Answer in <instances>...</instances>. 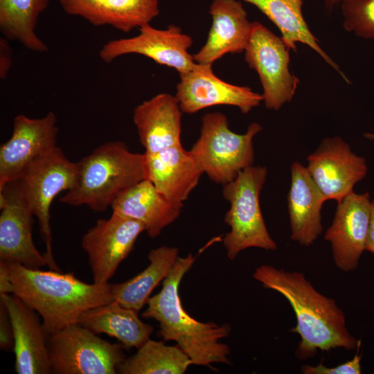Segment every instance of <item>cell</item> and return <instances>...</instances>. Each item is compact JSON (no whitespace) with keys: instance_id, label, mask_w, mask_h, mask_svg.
<instances>
[{"instance_id":"cell-1","label":"cell","mask_w":374,"mask_h":374,"mask_svg":"<svg viewBox=\"0 0 374 374\" xmlns=\"http://www.w3.org/2000/svg\"><path fill=\"white\" fill-rule=\"evenodd\" d=\"M253 277L264 287L283 295L292 306L296 325L291 331L301 338L296 350L299 359L314 357L318 350H353L360 346V341L347 328L342 310L335 300L319 292L303 273L262 265Z\"/></svg>"},{"instance_id":"cell-2","label":"cell","mask_w":374,"mask_h":374,"mask_svg":"<svg viewBox=\"0 0 374 374\" xmlns=\"http://www.w3.org/2000/svg\"><path fill=\"white\" fill-rule=\"evenodd\" d=\"M6 264L12 294L38 313L47 335L78 323L80 315L87 310L115 301L112 283L89 284L73 272Z\"/></svg>"},{"instance_id":"cell-3","label":"cell","mask_w":374,"mask_h":374,"mask_svg":"<svg viewBox=\"0 0 374 374\" xmlns=\"http://www.w3.org/2000/svg\"><path fill=\"white\" fill-rule=\"evenodd\" d=\"M195 261L191 253L177 258L171 272L163 280L160 292L150 298L142 317L156 320L160 328L158 336L164 341H175L193 364L211 367L213 363L230 364V348L220 339L229 337L231 326L199 321L183 308L179 287Z\"/></svg>"},{"instance_id":"cell-4","label":"cell","mask_w":374,"mask_h":374,"mask_svg":"<svg viewBox=\"0 0 374 374\" xmlns=\"http://www.w3.org/2000/svg\"><path fill=\"white\" fill-rule=\"evenodd\" d=\"M76 166L75 183L60 201L98 212L106 211L121 193L146 179L144 153L131 152L121 141L103 143Z\"/></svg>"},{"instance_id":"cell-5","label":"cell","mask_w":374,"mask_h":374,"mask_svg":"<svg viewBox=\"0 0 374 374\" xmlns=\"http://www.w3.org/2000/svg\"><path fill=\"white\" fill-rule=\"evenodd\" d=\"M267 175L265 167L253 165L222 186L223 197L230 204L224 219L230 231L224 235L223 244L231 260L248 248L267 251L277 249L267 229L260 205V194Z\"/></svg>"},{"instance_id":"cell-6","label":"cell","mask_w":374,"mask_h":374,"mask_svg":"<svg viewBox=\"0 0 374 374\" xmlns=\"http://www.w3.org/2000/svg\"><path fill=\"white\" fill-rule=\"evenodd\" d=\"M262 130L252 123L244 134H237L229 129L224 114L208 113L202 118L199 137L190 151L210 180L223 186L253 166V140Z\"/></svg>"},{"instance_id":"cell-7","label":"cell","mask_w":374,"mask_h":374,"mask_svg":"<svg viewBox=\"0 0 374 374\" xmlns=\"http://www.w3.org/2000/svg\"><path fill=\"white\" fill-rule=\"evenodd\" d=\"M76 176V163L69 161L56 146L32 161L17 179L26 201L37 219L46 247L44 256L51 270L60 271L53 253L51 205L60 193L73 188Z\"/></svg>"},{"instance_id":"cell-8","label":"cell","mask_w":374,"mask_h":374,"mask_svg":"<svg viewBox=\"0 0 374 374\" xmlns=\"http://www.w3.org/2000/svg\"><path fill=\"white\" fill-rule=\"evenodd\" d=\"M52 373L116 374L125 359L123 346L101 339L79 323L48 334Z\"/></svg>"},{"instance_id":"cell-9","label":"cell","mask_w":374,"mask_h":374,"mask_svg":"<svg viewBox=\"0 0 374 374\" xmlns=\"http://www.w3.org/2000/svg\"><path fill=\"white\" fill-rule=\"evenodd\" d=\"M290 50L281 37L260 22H252L244 60L259 76L263 101L269 109L277 111L290 102L299 83L290 71Z\"/></svg>"},{"instance_id":"cell-10","label":"cell","mask_w":374,"mask_h":374,"mask_svg":"<svg viewBox=\"0 0 374 374\" xmlns=\"http://www.w3.org/2000/svg\"><path fill=\"white\" fill-rule=\"evenodd\" d=\"M143 231L142 223L112 213L110 217L97 220L85 232L81 246L88 256L94 283H109Z\"/></svg>"},{"instance_id":"cell-11","label":"cell","mask_w":374,"mask_h":374,"mask_svg":"<svg viewBox=\"0 0 374 374\" xmlns=\"http://www.w3.org/2000/svg\"><path fill=\"white\" fill-rule=\"evenodd\" d=\"M0 261L40 269L48 262L35 247L32 213L17 180L0 189Z\"/></svg>"},{"instance_id":"cell-12","label":"cell","mask_w":374,"mask_h":374,"mask_svg":"<svg viewBox=\"0 0 374 374\" xmlns=\"http://www.w3.org/2000/svg\"><path fill=\"white\" fill-rule=\"evenodd\" d=\"M192 44L193 39L175 25L157 29L148 24L139 28L136 36L107 42L100 50L99 55L103 61L109 63L124 55L139 54L181 74L196 65L188 51Z\"/></svg>"},{"instance_id":"cell-13","label":"cell","mask_w":374,"mask_h":374,"mask_svg":"<svg viewBox=\"0 0 374 374\" xmlns=\"http://www.w3.org/2000/svg\"><path fill=\"white\" fill-rule=\"evenodd\" d=\"M307 161L306 168L326 200L337 203L353 192L368 170L366 159L339 136L324 139Z\"/></svg>"},{"instance_id":"cell-14","label":"cell","mask_w":374,"mask_h":374,"mask_svg":"<svg viewBox=\"0 0 374 374\" xmlns=\"http://www.w3.org/2000/svg\"><path fill=\"white\" fill-rule=\"evenodd\" d=\"M56 123L53 112L39 118L24 114L15 117L12 135L0 147V189L18 179L32 161L57 146Z\"/></svg>"},{"instance_id":"cell-15","label":"cell","mask_w":374,"mask_h":374,"mask_svg":"<svg viewBox=\"0 0 374 374\" xmlns=\"http://www.w3.org/2000/svg\"><path fill=\"white\" fill-rule=\"evenodd\" d=\"M179 77L175 96L181 110L186 114L215 105H230L246 114L263 100L261 94L249 87L234 85L217 77L212 65L196 63L192 70Z\"/></svg>"},{"instance_id":"cell-16","label":"cell","mask_w":374,"mask_h":374,"mask_svg":"<svg viewBox=\"0 0 374 374\" xmlns=\"http://www.w3.org/2000/svg\"><path fill=\"white\" fill-rule=\"evenodd\" d=\"M371 202L368 193L352 192L338 203L332 224L324 239L331 244L335 265L340 270H355L365 251Z\"/></svg>"},{"instance_id":"cell-17","label":"cell","mask_w":374,"mask_h":374,"mask_svg":"<svg viewBox=\"0 0 374 374\" xmlns=\"http://www.w3.org/2000/svg\"><path fill=\"white\" fill-rule=\"evenodd\" d=\"M14 333L15 371L18 374L52 373L47 334L40 316L15 294H0Z\"/></svg>"},{"instance_id":"cell-18","label":"cell","mask_w":374,"mask_h":374,"mask_svg":"<svg viewBox=\"0 0 374 374\" xmlns=\"http://www.w3.org/2000/svg\"><path fill=\"white\" fill-rule=\"evenodd\" d=\"M209 13L212 25L207 39L193 57L196 63L212 65L226 54L244 51L252 22L236 0H213Z\"/></svg>"},{"instance_id":"cell-19","label":"cell","mask_w":374,"mask_h":374,"mask_svg":"<svg viewBox=\"0 0 374 374\" xmlns=\"http://www.w3.org/2000/svg\"><path fill=\"white\" fill-rule=\"evenodd\" d=\"M182 111L176 96L159 93L139 105L133 121L148 154L181 145Z\"/></svg>"},{"instance_id":"cell-20","label":"cell","mask_w":374,"mask_h":374,"mask_svg":"<svg viewBox=\"0 0 374 374\" xmlns=\"http://www.w3.org/2000/svg\"><path fill=\"white\" fill-rule=\"evenodd\" d=\"M144 154L146 179L168 199L183 204L204 173L190 151L181 145Z\"/></svg>"},{"instance_id":"cell-21","label":"cell","mask_w":374,"mask_h":374,"mask_svg":"<svg viewBox=\"0 0 374 374\" xmlns=\"http://www.w3.org/2000/svg\"><path fill=\"white\" fill-rule=\"evenodd\" d=\"M64 11L94 26H110L130 33L159 14V0H60Z\"/></svg>"},{"instance_id":"cell-22","label":"cell","mask_w":374,"mask_h":374,"mask_svg":"<svg viewBox=\"0 0 374 374\" xmlns=\"http://www.w3.org/2000/svg\"><path fill=\"white\" fill-rule=\"evenodd\" d=\"M183 204L168 199L145 179L121 193L111 208L114 213L142 223L154 239L179 217Z\"/></svg>"},{"instance_id":"cell-23","label":"cell","mask_w":374,"mask_h":374,"mask_svg":"<svg viewBox=\"0 0 374 374\" xmlns=\"http://www.w3.org/2000/svg\"><path fill=\"white\" fill-rule=\"evenodd\" d=\"M326 201L306 167L294 162L287 195L292 240L306 247L313 244L323 231L321 209Z\"/></svg>"},{"instance_id":"cell-24","label":"cell","mask_w":374,"mask_h":374,"mask_svg":"<svg viewBox=\"0 0 374 374\" xmlns=\"http://www.w3.org/2000/svg\"><path fill=\"white\" fill-rule=\"evenodd\" d=\"M78 323L96 335L103 333L117 339L127 350L139 349L154 331L151 325L139 319L138 312L116 301L84 311Z\"/></svg>"},{"instance_id":"cell-25","label":"cell","mask_w":374,"mask_h":374,"mask_svg":"<svg viewBox=\"0 0 374 374\" xmlns=\"http://www.w3.org/2000/svg\"><path fill=\"white\" fill-rule=\"evenodd\" d=\"M242 1L256 7L277 26L281 38L290 50L296 51L297 42L308 46L349 82L338 64L321 48L310 31L302 11L303 0Z\"/></svg>"},{"instance_id":"cell-26","label":"cell","mask_w":374,"mask_h":374,"mask_svg":"<svg viewBox=\"0 0 374 374\" xmlns=\"http://www.w3.org/2000/svg\"><path fill=\"white\" fill-rule=\"evenodd\" d=\"M177 247L161 246L148 253L149 265L136 276L112 284L114 300L122 306L139 312L148 303L153 290L171 272L177 258Z\"/></svg>"},{"instance_id":"cell-27","label":"cell","mask_w":374,"mask_h":374,"mask_svg":"<svg viewBox=\"0 0 374 374\" xmlns=\"http://www.w3.org/2000/svg\"><path fill=\"white\" fill-rule=\"evenodd\" d=\"M48 3L49 0H0V30L3 37L34 52H47L36 27Z\"/></svg>"},{"instance_id":"cell-28","label":"cell","mask_w":374,"mask_h":374,"mask_svg":"<svg viewBox=\"0 0 374 374\" xmlns=\"http://www.w3.org/2000/svg\"><path fill=\"white\" fill-rule=\"evenodd\" d=\"M193 362L178 346L148 339L118 368L121 374H183Z\"/></svg>"},{"instance_id":"cell-29","label":"cell","mask_w":374,"mask_h":374,"mask_svg":"<svg viewBox=\"0 0 374 374\" xmlns=\"http://www.w3.org/2000/svg\"><path fill=\"white\" fill-rule=\"evenodd\" d=\"M340 4L344 29L374 39V0H343Z\"/></svg>"},{"instance_id":"cell-30","label":"cell","mask_w":374,"mask_h":374,"mask_svg":"<svg viewBox=\"0 0 374 374\" xmlns=\"http://www.w3.org/2000/svg\"><path fill=\"white\" fill-rule=\"evenodd\" d=\"M361 357L356 353L352 359L335 367H327L322 363L316 366L303 365L301 372L304 374H360Z\"/></svg>"},{"instance_id":"cell-31","label":"cell","mask_w":374,"mask_h":374,"mask_svg":"<svg viewBox=\"0 0 374 374\" xmlns=\"http://www.w3.org/2000/svg\"><path fill=\"white\" fill-rule=\"evenodd\" d=\"M0 347L3 350L14 348V333L11 320L5 305L0 301Z\"/></svg>"},{"instance_id":"cell-32","label":"cell","mask_w":374,"mask_h":374,"mask_svg":"<svg viewBox=\"0 0 374 374\" xmlns=\"http://www.w3.org/2000/svg\"><path fill=\"white\" fill-rule=\"evenodd\" d=\"M12 65V48L9 40L5 37L0 38V78L4 80Z\"/></svg>"},{"instance_id":"cell-33","label":"cell","mask_w":374,"mask_h":374,"mask_svg":"<svg viewBox=\"0 0 374 374\" xmlns=\"http://www.w3.org/2000/svg\"><path fill=\"white\" fill-rule=\"evenodd\" d=\"M12 292V287L7 272L6 264L0 261V294Z\"/></svg>"},{"instance_id":"cell-34","label":"cell","mask_w":374,"mask_h":374,"mask_svg":"<svg viewBox=\"0 0 374 374\" xmlns=\"http://www.w3.org/2000/svg\"><path fill=\"white\" fill-rule=\"evenodd\" d=\"M365 250L374 254V200L371 202V220L366 241Z\"/></svg>"},{"instance_id":"cell-35","label":"cell","mask_w":374,"mask_h":374,"mask_svg":"<svg viewBox=\"0 0 374 374\" xmlns=\"http://www.w3.org/2000/svg\"><path fill=\"white\" fill-rule=\"evenodd\" d=\"M343 0H324L326 8L331 11L337 5L341 3Z\"/></svg>"},{"instance_id":"cell-36","label":"cell","mask_w":374,"mask_h":374,"mask_svg":"<svg viewBox=\"0 0 374 374\" xmlns=\"http://www.w3.org/2000/svg\"><path fill=\"white\" fill-rule=\"evenodd\" d=\"M364 137L366 138V139H371V140H373L374 139V134L366 133L364 134Z\"/></svg>"}]
</instances>
